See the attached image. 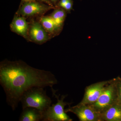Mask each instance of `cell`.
<instances>
[{
	"label": "cell",
	"instance_id": "5",
	"mask_svg": "<svg viewBox=\"0 0 121 121\" xmlns=\"http://www.w3.org/2000/svg\"><path fill=\"white\" fill-rule=\"evenodd\" d=\"M66 112L76 115L80 121H103L102 115L89 105L78 104L65 109Z\"/></svg>",
	"mask_w": 121,
	"mask_h": 121
},
{
	"label": "cell",
	"instance_id": "16",
	"mask_svg": "<svg viewBox=\"0 0 121 121\" xmlns=\"http://www.w3.org/2000/svg\"><path fill=\"white\" fill-rule=\"evenodd\" d=\"M39 0L44 2V3H46L47 4L52 6V7H54V5H53L51 1H50V0Z\"/></svg>",
	"mask_w": 121,
	"mask_h": 121
},
{
	"label": "cell",
	"instance_id": "7",
	"mask_svg": "<svg viewBox=\"0 0 121 121\" xmlns=\"http://www.w3.org/2000/svg\"><path fill=\"white\" fill-rule=\"evenodd\" d=\"M52 9H55L54 7L35 0L24 2L18 13L23 17L34 16L43 15Z\"/></svg>",
	"mask_w": 121,
	"mask_h": 121
},
{
	"label": "cell",
	"instance_id": "12",
	"mask_svg": "<svg viewBox=\"0 0 121 121\" xmlns=\"http://www.w3.org/2000/svg\"><path fill=\"white\" fill-rule=\"evenodd\" d=\"M50 16L54 20L59 29L61 31L66 17V11L63 9L58 7L55 9Z\"/></svg>",
	"mask_w": 121,
	"mask_h": 121
},
{
	"label": "cell",
	"instance_id": "6",
	"mask_svg": "<svg viewBox=\"0 0 121 121\" xmlns=\"http://www.w3.org/2000/svg\"><path fill=\"white\" fill-rule=\"evenodd\" d=\"M111 80L99 82L87 86L82 100L78 104L90 105L97 101Z\"/></svg>",
	"mask_w": 121,
	"mask_h": 121
},
{
	"label": "cell",
	"instance_id": "11",
	"mask_svg": "<svg viewBox=\"0 0 121 121\" xmlns=\"http://www.w3.org/2000/svg\"><path fill=\"white\" fill-rule=\"evenodd\" d=\"M102 115L103 121H121V104L117 102Z\"/></svg>",
	"mask_w": 121,
	"mask_h": 121
},
{
	"label": "cell",
	"instance_id": "1",
	"mask_svg": "<svg viewBox=\"0 0 121 121\" xmlns=\"http://www.w3.org/2000/svg\"><path fill=\"white\" fill-rule=\"evenodd\" d=\"M58 82L51 72L34 68L22 60H6L0 63V83L5 92L7 103L13 111L28 90L35 87L49 86L52 90Z\"/></svg>",
	"mask_w": 121,
	"mask_h": 121
},
{
	"label": "cell",
	"instance_id": "13",
	"mask_svg": "<svg viewBox=\"0 0 121 121\" xmlns=\"http://www.w3.org/2000/svg\"><path fill=\"white\" fill-rule=\"evenodd\" d=\"M40 22L48 33L53 34L60 31L54 20L50 16L42 17L40 19Z\"/></svg>",
	"mask_w": 121,
	"mask_h": 121
},
{
	"label": "cell",
	"instance_id": "2",
	"mask_svg": "<svg viewBox=\"0 0 121 121\" xmlns=\"http://www.w3.org/2000/svg\"><path fill=\"white\" fill-rule=\"evenodd\" d=\"M44 88L35 87L25 91L20 101L22 103V109L27 107H33L43 113L47 110L51 106L52 101Z\"/></svg>",
	"mask_w": 121,
	"mask_h": 121
},
{
	"label": "cell",
	"instance_id": "14",
	"mask_svg": "<svg viewBox=\"0 0 121 121\" xmlns=\"http://www.w3.org/2000/svg\"><path fill=\"white\" fill-rule=\"evenodd\" d=\"M117 101L118 103L121 104V78L117 77Z\"/></svg>",
	"mask_w": 121,
	"mask_h": 121
},
{
	"label": "cell",
	"instance_id": "17",
	"mask_svg": "<svg viewBox=\"0 0 121 121\" xmlns=\"http://www.w3.org/2000/svg\"><path fill=\"white\" fill-rule=\"evenodd\" d=\"M35 0H22V1L24 2H29V1H35Z\"/></svg>",
	"mask_w": 121,
	"mask_h": 121
},
{
	"label": "cell",
	"instance_id": "8",
	"mask_svg": "<svg viewBox=\"0 0 121 121\" xmlns=\"http://www.w3.org/2000/svg\"><path fill=\"white\" fill-rule=\"evenodd\" d=\"M29 36L32 41L39 44L44 43L50 39L48 33L40 22L32 23L29 29Z\"/></svg>",
	"mask_w": 121,
	"mask_h": 121
},
{
	"label": "cell",
	"instance_id": "3",
	"mask_svg": "<svg viewBox=\"0 0 121 121\" xmlns=\"http://www.w3.org/2000/svg\"><path fill=\"white\" fill-rule=\"evenodd\" d=\"M117 78L111 79L97 101L90 105L102 114L117 101Z\"/></svg>",
	"mask_w": 121,
	"mask_h": 121
},
{
	"label": "cell",
	"instance_id": "10",
	"mask_svg": "<svg viewBox=\"0 0 121 121\" xmlns=\"http://www.w3.org/2000/svg\"><path fill=\"white\" fill-rule=\"evenodd\" d=\"M43 119V113L36 108L27 107L23 109L20 121H40Z\"/></svg>",
	"mask_w": 121,
	"mask_h": 121
},
{
	"label": "cell",
	"instance_id": "18",
	"mask_svg": "<svg viewBox=\"0 0 121 121\" xmlns=\"http://www.w3.org/2000/svg\"><path fill=\"white\" fill-rule=\"evenodd\" d=\"M52 2L54 3H56L59 0H50Z\"/></svg>",
	"mask_w": 121,
	"mask_h": 121
},
{
	"label": "cell",
	"instance_id": "15",
	"mask_svg": "<svg viewBox=\"0 0 121 121\" xmlns=\"http://www.w3.org/2000/svg\"><path fill=\"white\" fill-rule=\"evenodd\" d=\"M73 0H69L67 2L62 5L60 8L65 9L66 12H70L73 9Z\"/></svg>",
	"mask_w": 121,
	"mask_h": 121
},
{
	"label": "cell",
	"instance_id": "4",
	"mask_svg": "<svg viewBox=\"0 0 121 121\" xmlns=\"http://www.w3.org/2000/svg\"><path fill=\"white\" fill-rule=\"evenodd\" d=\"M54 96L57 99L56 104L50 106L43 112V121H72L71 119L65 111V107L71 104L64 102L67 95H62L60 99L56 94V91H52Z\"/></svg>",
	"mask_w": 121,
	"mask_h": 121
},
{
	"label": "cell",
	"instance_id": "9",
	"mask_svg": "<svg viewBox=\"0 0 121 121\" xmlns=\"http://www.w3.org/2000/svg\"><path fill=\"white\" fill-rule=\"evenodd\" d=\"M10 27L13 32L27 38L29 26L24 17L15 16Z\"/></svg>",
	"mask_w": 121,
	"mask_h": 121
}]
</instances>
